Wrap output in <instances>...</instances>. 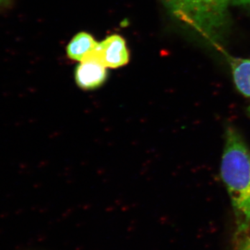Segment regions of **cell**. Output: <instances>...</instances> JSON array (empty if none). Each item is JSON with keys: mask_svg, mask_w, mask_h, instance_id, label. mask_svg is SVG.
Instances as JSON below:
<instances>
[{"mask_svg": "<svg viewBox=\"0 0 250 250\" xmlns=\"http://www.w3.org/2000/svg\"><path fill=\"white\" fill-rule=\"evenodd\" d=\"M220 174L232 206L236 233L250 226V149L238 130L229 125Z\"/></svg>", "mask_w": 250, "mask_h": 250, "instance_id": "cell-1", "label": "cell"}, {"mask_svg": "<svg viewBox=\"0 0 250 250\" xmlns=\"http://www.w3.org/2000/svg\"><path fill=\"white\" fill-rule=\"evenodd\" d=\"M164 1L180 22L207 38L213 45H218V37L228 22L229 5L233 0Z\"/></svg>", "mask_w": 250, "mask_h": 250, "instance_id": "cell-2", "label": "cell"}, {"mask_svg": "<svg viewBox=\"0 0 250 250\" xmlns=\"http://www.w3.org/2000/svg\"><path fill=\"white\" fill-rule=\"evenodd\" d=\"M99 57L96 47L82 59L75 72V81L80 88L93 90L100 88L107 78V70Z\"/></svg>", "mask_w": 250, "mask_h": 250, "instance_id": "cell-3", "label": "cell"}, {"mask_svg": "<svg viewBox=\"0 0 250 250\" xmlns=\"http://www.w3.org/2000/svg\"><path fill=\"white\" fill-rule=\"evenodd\" d=\"M97 52L106 67L118 68L126 65L129 61V50L126 41L122 36L113 34L99 42Z\"/></svg>", "mask_w": 250, "mask_h": 250, "instance_id": "cell-4", "label": "cell"}, {"mask_svg": "<svg viewBox=\"0 0 250 250\" xmlns=\"http://www.w3.org/2000/svg\"><path fill=\"white\" fill-rule=\"evenodd\" d=\"M236 89L241 95L250 99V58L233 57L225 53Z\"/></svg>", "mask_w": 250, "mask_h": 250, "instance_id": "cell-5", "label": "cell"}, {"mask_svg": "<svg viewBox=\"0 0 250 250\" xmlns=\"http://www.w3.org/2000/svg\"><path fill=\"white\" fill-rule=\"evenodd\" d=\"M98 43L91 34L86 32L79 33L67 45V57L72 60L82 62V59L93 50Z\"/></svg>", "mask_w": 250, "mask_h": 250, "instance_id": "cell-6", "label": "cell"}, {"mask_svg": "<svg viewBox=\"0 0 250 250\" xmlns=\"http://www.w3.org/2000/svg\"><path fill=\"white\" fill-rule=\"evenodd\" d=\"M236 235L234 250H250V226L246 231Z\"/></svg>", "mask_w": 250, "mask_h": 250, "instance_id": "cell-7", "label": "cell"}, {"mask_svg": "<svg viewBox=\"0 0 250 250\" xmlns=\"http://www.w3.org/2000/svg\"><path fill=\"white\" fill-rule=\"evenodd\" d=\"M233 1L238 3V4L250 6V0H233Z\"/></svg>", "mask_w": 250, "mask_h": 250, "instance_id": "cell-8", "label": "cell"}]
</instances>
